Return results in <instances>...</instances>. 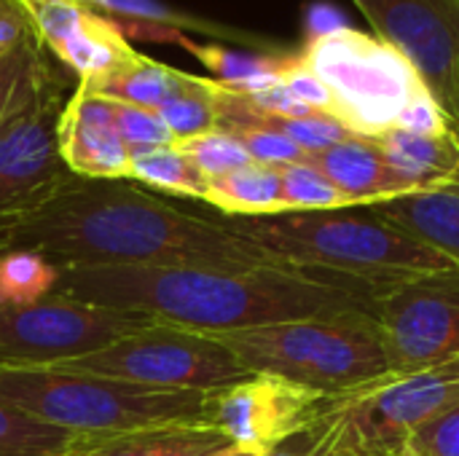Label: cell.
Listing matches in <instances>:
<instances>
[{"mask_svg": "<svg viewBox=\"0 0 459 456\" xmlns=\"http://www.w3.org/2000/svg\"><path fill=\"white\" fill-rule=\"evenodd\" d=\"M204 202L223 218H264L285 212L280 169L253 161L237 172L210 180Z\"/></svg>", "mask_w": 459, "mask_h": 456, "instance_id": "ffe728a7", "label": "cell"}, {"mask_svg": "<svg viewBox=\"0 0 459 456\" xmlns=\"http://www.w3.org/2000/svg\"><path fill=\"white\" fill-rule=\"evenodd\" d=\"M395 129L414 132V134H446V132H452V124L444 116L441 105L433 99V94L425 89L406 105Z\"/></svg>", "mask_w": 459, "mask_h": 456, "instance_id": "e575fe53", "label": "cell"}, {"mask_svg": "<svg viewBox=\"0 0 459 456\" xmlns=\"http://www.w3.org/2000/svg\"><path fill=\"white\" fill-rule=\"evenodd\" d=\"M65 89L67 78L51 59L35 91L0 126V258L11 253L13 226L73 175L56 145Z\"/></svg>", "mask_w": 459, "mask_h": 456, "instance_id": "9c48e42d", "label": "cell"}, {"mask_svg": "<svg viewBox=\"0 0 459 456\" xmlns=\"http://www.w3.org/2000/svg\"><path fill=\"white\" fill-rule=\"evenodd\" d=\"M231 132L242 148L250 153V159L255 164H266V167H282V164H299L307 159V153L290 142L285 134L274 132V129H266V126H231L226 129Z\"/></svg>", "mask_w": 459, "mask_h": 456, "instance_id": "1f68e13d", "label": "cell"}, {"mask_svg": "<svg viewBox=\"0 0 459 456\" xmlns=\"http://www.w3.org/2000/svg\"><path fill=\"white\" fill-rule=\"evenodd\" d=\"M0 403L91 438L161 425H204V392L156 390L59 366H0Z\"/></svg>", "mask_w": 459, "mask_h": 456, "instance_id": "277c9868", "label": "cell"}, {"mask_svg": "<svg viewBox=\"0 0 459 456\" xmlns=\"http://www.w3.org/2000/svg\"><path fill=\"white\" fill-rule=\"evenodd\" d=\"M231 446L207 425H161L105 438L78 456H215Z\"/></svg>", "mask_w": 459, "mask_h": 456, "instance_id": "d6986e66", "label": "cell"}, {"mask_svg": "<svg viewBox=\"0 0 459 456\" xmlns=\"http://www.w3.org/2000/svg\"><path fill=\"white\" fill-rule=\"evenodd\" d=\"M38 38L19 0H0V59L24 40Z\"/></svg>", "mask_w": 459, "mask_h": 456, "instance_id": "8d00e7d4", "label": "cell"}, {"mask_svg": "<svg viewBox=\"0 0 459 456\" xmlns=\"http://www.w3.org/2000/svg\"><path fill=\"white\" fill-rule=\"evenodd\" d=\"M459 403V360L406 376H385L336 398L333 456H390L406 438Z\"/></svg>", "mask_w": 459, "mask_h": 456, "instance_id": "52a82bcc", "label": "cell"}, {"mask_svg": "<svg viewBox=\"0 0 459 456\" xmlns=\"http://www.w3.org/2000/svg\"><path fill=\"white\" fill-rule=\"evenodd\" d=\"M390 456H414V454H409L406 449H401V452H395V454H390Z\"/></svg>", "mask_w": 459, "mask_h": 456, "instance_id": "ab89813d", "label": "cell"}, {"mask_svg": "<svg viewBox=\"0 0 459 456\" xmlns=\"http://www.w3.org/2000/svg\"><path fill=\"white\" fill-rule=\"evenodd\" d=\"M105 438L54 427L22 409L0 403V456H78Z\"/></svg>", "mask_w": 459, "mask_h": 456, "instance_id": "7402d4cb", "label": "cell"}, {"mask_svg": "<svg viewBox=\"0 0 459 456\" xmlns=\"http://www.w3.org/2000/svg\"><path fill=\"white\" fill-rule=\"evenodd\" d=\"M374 35L398 48L459 129V0H352Z\"/></svg>", "mask_w": 459, "mask_h": 456, "instance_id": "4fadbf2b", "label": "cell"}, {"mask_svg": "<svg viewBox=\"0 0 459 456\" xmlns=\"http://www.w3.org/2000/svg\"><path fill=\"white\" fill-rule=\"evenodd\" d=\"M409 194L430 191L459 180V134H414L403 129H387L374 137Z\"/></svg>", "mask_w": 459, "mask_h": 456, "instance_id": "ac0fdd59", "label": "cell"}, {"mask_svg": "<svg viewBox=\"0 0 459 456\" xmlns=\"http://www.w3.org/2000/svg\"><path fill=\"white\" fill-rule=\"evenodd\" d=\"M390 374L406 376L459 360V271L409 280L371 309Z\"/></svg>", "mask_w": 459, "mask_h": 456, "instance_id": "8fae6325", "label": "cell"}, {"mask_svg": "<svg viewBox=\"0 0 459 456\" xmlns=\"http://www.w3.org/2000/svg\"><path fill=\"white\" fill-rule=\"evenodd\" d=\"M307 161L323 172L352 202V207H368L409 194L374 137L350 134L347 140L307 156Z\"/></svg>", "mask_w": 459, "mask_h": 456, "instance_id": "2e32d148", "label": "cell"}, {"mask_svg": "<svg viewBox=\"0 0 459 456\" xmlns=\"http://www.w3.org/2000/svg\"><path fill=\"white\" fill-rule=\"evenodd\" d=\"M280 83L299 99L304 102L307 108H312L315 113H328L333 116V97L331 91L325 89V83L299 59V54H293L288 62H285V70H282V78Z\"/></svg>", "mask_w": 459, "mask_h": 456, "instance_id": "836d02e7", "label": "cell"}, {"mask_svg": "<svg viewBox=\"0 0 459 456\" xmlns=\"http://www.w3.org/2000/svg\"><path fill=\"white\" fill-rule=\"evenodd\" d=\"M56 266L32 250H11L0 258V306H24L54 293Z\"/></svg>", "mask_w": 459, "mask_h": 456, "instance_id": "484cf974", "label": "cell"}, {"mask_svg": "<svg viewBox=\"0 0 459 456\" xmlns=\"http://www.w3.org/2000/svg\"><path fill=\"white\" fill-rule=\"evenodd\" d=\"M175 145L199 167V172L207 180L223 177L229 172H237V169L253 164V159L242 148V142L226 129H212L207 134H199V137H191V140H183Z\"/></svg>", "mask_w": 459, "mask_h": 456, "instance_id": "f546056e", "label": "cell"}, {"mask_svg": "<svg viewBox=\"0 0 459 456\" xmlns=\"http://www.w3.org/2000/svg\"><path fill=\"white\" fill-rule=\"evenodd\" d=\"M366 210L459 269V180L368 204Z\"/></svg>", "mask_w": 459, "mask_h": 456, "instance_id": "e0dca14e", "label": "cell"}, {"mask_svg": "<svg viewBox=\"0 0 459 456\" xmlns=\"http://www.w3.org/2000/svg\"><path fill=\"white\" fill-rule=\"evenodd\" d=\"M333 411V409H331ZM331 411L317 425L301 430L290 441L280 443L277 449L266 452L264 456H333V425Z\"/></svg>", "mask_w": 459, "mask_h": 456, "instance_id": "d590c367", "label": "cell"}, {"mask_svg": "<svg viewBox=\"0 0 459 456\" xmlns=\"http://www.w3.org/2000/svg\"><path fill=\"white\" fill-rule=\"evenodd\" d=\"M89 5H94L97 11L102 13H121V16H129V19H137V22H148L153 27H167L172 35L175 32H183V30H196V32H210V35H223V38H242L247 43H261L239 30H231V27H223L218 22H204V19H196V16H188L183 11H175V8H167L161 5L159 0H83Z\"/></svg>", "mask_w": 459, "mask_h": 456, "instance_id": "f1b7e54d", "label": "cell"}, {"mask_svg": "<svg viewBox=\"0 0 459 456\" xmlns=\"http://www.w3.org/2000/svg\"><path fill=\"white\" fill-rule=\"evenodd\" d=\"M175 40L183 43L194 56H199V62H204L212 70L215 75L212 81L239 94H253L280 83L285 62L293 56V54H242L223 46H199L186 40L183 35H178Z\"/></svg>", "mask_w": 459, "mask_h": 456, "instance_id": "603a6c76", "label": "cell"}, {"mask_svg": "<svg viewBox=\"0 0 459 456\" xmlns=\"http://www.w3.org/2000/svg\"><path fill=\"white\" fill-rule=\"evenodd\" d=\"M457 134H459V129H457Z\"/></svg>", "mask_w": 459, "mask_h": 456, "instance_id": "60d3db41", "label": "cell"}, {"mask_svg": "<svg viewBox=\"0 0 459 456\" xmlns=\"http://www.w3.org/2000/svg\"><path fill=\"white\" fill-rule=\"evenodd\" d=\"M110 102H113V118H116L118 134H121V140L132 156L153 151V148L175 145L172 132L167 129V124L161 121V116L156 110L137 108L129 102H118V99H110Z\"/></svg>", "mask_w": 459, "mask_h": 456, "instance_id": "4dcf8cb0", "label": "cell"}, {"mask_svg": "<svg viewBox=\"0 0 459 456\" xmlns=\"http://www.w3.org/2000/svg\"><path fill=\"white\" fill-rule=\"evenodd\" d=\"M54 293L207 336L374 309V298L274 269H56Z\"/></svg>", "mask_w": 459, "mask_h": 456, "instance_id": "7a4b0ae2", "label": "cell"}, {"mask_svg": "<svg viewBox=\"0 0 459 456\" xmlns=\"http://www.w3.org/2000/svg\"><path fill=\"white\" fill-rule=\"evenodd\" d=\"M8 247L32 250L56 269L202 266L280 271L226 218L186 212L134 180H86L75 175L13 226Z\"/></svg>", "mask_w": 459, "mask_h": 456, "instance_id": "6da1fadb", "label": "cell"}, {"mask_svg": "<svg viewBox=\"0 0 459 456\" xmlns=\"http://www.w3.org/2000/svg\"><path fill=\"white\" fill-rule=\"evenodd\" d=\"M333 403L336 398L288 379L250 374L204 392V425L223 433L234 446L266 454L328 417Z\"/></svg>", "mask_w": 459, "mask_h": 456, "instance_id": "7c38bea8", "label": "cell"}, {"mask_svg": "<svg viewBox=\"0 0 459 456\" xmlns=\"http://www.w3.org/2000/svg\"><path fill=\"white\" fill-rule=\"evenodd\" d=\"M339 13H342L339 8L325 5V3L312 5V8H309V19H307V32H309V38H320V35H328V32H333V30H339V27H347L344 19H342ZM309 38H307V40H309Z\"/></svg>", "mask_w": 459, "mask_h": 456, "instance_id": "74e56055", "label": "cell"}, {"mask_svg": "<svg viewBox=\"0 0 459 456\" xmlns=\"http://www.w3.org/2000/svg\"><path fill=\"white\" fill-rule=\"evenodd\" d=\"M403 449L414 456H459V403L417 427Z\"/></svg>", "mask_w": 459, "mask_h": 456, "instance_id": "d6a6232c", "label": "cell"}, {"mask_svg": "<svg viewBox=\"0 0 459 456\" xmlns=\"http://www.w3.org/2000/svg\"><path fill=\"white\" fill-rule=\"evenodd\" d=\"M59 368L94 374L116 382L210 392L247 379L245 366L215 336L194 333L167 323H153Z\"/></svg>", "mask_w": 459, "mask_h": 456, "instance_id": "ba28073f", "label": "cell"}, {"mask_svg": "<svg viewBox=\"0 0 459 456\" xmlns=\"http://www.w3.org/2000/svg\"><path fill=\"white\" fill-rule=\"evenodd\" d=\"M32 22L40 46L70 73L78 83H94L140 51L129 46L124 30L102 11L83 0H19Z\"/></svg>", "mask_w": 459, "mask_h": 456, "instance_id": "5bb4252c", "label": "cell"}, {"mask_svg": "<svg viewBox=\"0 0 459 456\" xmlns=\"http://www.w3.org/2000/svg\"><path fill=\"white\" fill-rule=\"evenodd\" d=\"M299 59L331 91L333 118L360 137L395 129L406 105L425 91L420 73L398 48L355 27L309 38Z\"/></svg>", "mask_w": 459, "mask_h": 456, "instance_id": "8992f818", "label": "cell"}, {"mask_svg": "<svg viewBox=\"0 0 459 456\" xmlns=\"http://www.w3.org/2000/svg\"><path fill=\"white\" fill-rule=\"evenodd\" d=\"M282 207L285 212H309V210H347L352 202L307 159L299 164H282Z\"/></svg>", "mask_w": 459, "mask_h": 456, "instance_id": "83f0119b", "label": "cell"}, {"mask_svg": "<svg viewBox=\"0 0 459 456\" xmlns=\"http://www.w3.org/2000/svg\"><path fill=\"white\" fill-rule=\"evenodd\" d=\"M159 320L51 293L24 306H0V366L46 368L91 355Z\"/></svg>", "mask_w": 459, "mask_h": 456, "instance_id": "30bf717a", "label": "cell"}, {"mask_svg": "<svg viewBox=\"0 0 459 456\" xmlns=\"http://www.w3.org/2000/svg\"><path fill=\"white\" fill-rule=\"evenodd\" d=\"M280 271L374 298L393 285L455 274L444 255L409 239L366 207L226 218Z\"/></svg>", "mask_w": 459, "mask_h": 456, "instance_id": "3957f363", "label": "cell"}, {"mask_svg": "<svg viewBox=\"0 0 459 456\" xmlns=\"http://www.w3.org/2000/svg\"><path fill=\"white\" fill-rule=\"evenodd\" d=\"M56 145L62 164L75 177L129 180L132 153L118 134L113 102L81 83L59 116Z\"/></svg>", "mask_w": 459, "mask_h": 456, "instance_id": "9a60e30c", "label": "cell"}, {"mask_svg": "<svg viewBox=\"0 0 459 456\" xmlns=\"http://www.w3.org/2000/svg\"><path fill=\"white\" fill-rule=\"evenodd\" d=\"M129 180L156 194H175V196L199 199V202H204L207 183H210L178 145L153 148V151L132 156Z\"/></svg>", "mask_w": 459, "mask_h": 456, "instance_id": "cb8c5ba5", "label": "cell"}, {"mask_svg": "<svg viewBox=\"0 0 459 456\" xmlns=\"http://www.w3.org/2000/svg\"><path fill=\"white\" fill-rule=\"evenodd\" d=\"M191 81V73L153 62L143 54H137L129 65H124L121 70L94 81V83H81L102 97L118 99V102H129L137 108H148V110H159L169 97H175L180 89H186V83Z\"/></svg>", "mask_w": 459, "mask_h": 456, "instance_id": "44dd1931", "label": "cell"}, {"mask_svg": "<svg viewBox=\"0 0 459 456\" xmlns=\"http://www.w3.org/2000/svg\"><path fill=\"white\" fill-rule=\"evenodd\" d=\"M215 339L247 374L280 376L331 398L390 376L371 312L274 323Z\"/></svg>", "mask_w": 459, "mask_h": 456, "instance_id": "5b68a950", "label": "cell"}, {"mask_svg": "<svg viewBox=\"0 0 459 456\" xmlns=\"http://www.w3.org/2000/svg\"><path fill=\"white\" fill-rule=\"evenodd\" d=\"M218 97H221L218 81L191 75L186 89L169 97L156 113L172 132L175 142H183L218 129Z\"/></svg>", "mask_w": 459, "mask_h": 456, "instance_id": "d4e9b609", "label": "cell"}, {"mask_svg": "<svg viewBox=\"0 0 459 456\" xmlns=\"http://www.w3.org/2000/svg\"><path fill=\"white\" fill-rule=\"evenodd\" d=\"M51 65V54L38 38L24 40L0 59V126L35 91Z\"/></svg>", "mask_w": 459, "mask_h": 456, "instance_id": "4316f807", "label": "cell"}, {"mask_svg": "<svg viewBox=\"0 0 459 456\" xmlns=\"http://www.w3.org/2000/svg\"><path fill=\"white\" fill-rule=\"evenodd\" d=\"M215 456H264L261 452H253V449H242V446H231V449H226V452H221V454Z\"/></svg>", "mask_w": 459, "mask_h": 456, "instance_id": "f35d334b", "label": "cell"}]
</instances>
